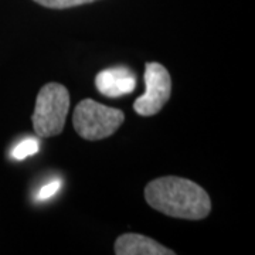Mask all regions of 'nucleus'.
I'll return each mask as SVG.
<instances>
[{
	"instance_id": "f03ea898",
	"label": "nucleus",
	"mask_w": 255,
	"mask_h": 255,
	"mask_svg": "<svg viewBox=\"0 0 255 255\" xmlns=\"http://www.w3.org/2000/svg\"><path fill=\"white\" fill-rule=\"evenodd\" d=\"M70 110V92L58 82H48L37 94L31 115L37 136L51 137L63 132Z\"/></svg>"
},
{
	"instance_id": "39448f33",
	"label": "nucleus",
	"mask_w": 255,
	"mask_h": 255,
	"mask_svg": "<svg viewBox=\"0 0 255 255\" xmlns=\"http://www.w3.org/2000/svg\"><path fill=\"white\" fill-rule=\"evenodd\" d=\"M95 87L101 95H105L108 98H117L133 92L136 87V77L125 67L108 68L97 74Z\"/></svg>"
},
{
	"instance_id": "20e7f679",
	"label": "nucleus",
	"mask_w": 255,
	"mask_h": 255,
	"mask_svg": "<svg viewBox=\"0 0 255 255\" xmlns=\"http://www.w3.org/2000/svg\"><path fill=\"white\" fill-rule=\"evenodd\" d=\"M143 95L133 102V111L140 117H153L159 114L172 95V78L166 67L159 63L145 64Z\"/></svg>"
},
{
	"instance_id": "0eeeda50",
	"label": "nucleus",
	"mask_w": 255,
	"mask_h": 255,
	"mask_svg": "<svg viewBox=\"0 0 255 255\" xmlns=\"http://www.w3.org/2000/svg\"><path fill=\"white\" fill-rule=\"evenodd\" d=\"M38 152V140L33 137H27L24 140H21L13 150H11V157L16 160H23L27 156L34 155Z\"/></svg>"
},
{
	"instance_id": "1a4fd4ad",
	"label": "nucleus",
	"mask_w": 255,
	"mask_h": 255,
	"mask_svg": "<svg viewBox=\"0 0 255 255\" xmlns=\"http://www.w3.org/2000/svg\"><path fill=\"white\" fill-rule=\"evenodd\" d=\"M60 187H61V182L60 180H53L51 183L43 186L41 190L38 191V194H37V200H47V199L53 197L55 193L60 190Z\"/></svg>"
},
{
	"instance_id": "f257e3e1",
	"label": "nucleus",
	"mask_w": 255,
	"mask_h": 255,
	"mask_svg": "<svg viewBox=\"0 0 255 255\" xmlns=\"http://www.w3.org/2000/svg\"><path fill=\"white\" fill-rule=\"evenodd\" d=\"M146 203L164 216L203 220L211 211V199L201 186L177 176H164L147 183Z\"/></svg>"
},
{
	"instance_id": "7ed1b4c3",
	"label": "nucleus",
	"mask_w": 255,
	"mask_h": 255,
	"mask_svg": "<svg viewBox=\"0 0 255 255\" xmlns=\"http://www.w3.org/2000/svg\"><path fill=\"white\" fill-rule=\"evenodd\" d=\"M124 121L125 114L122 111L91 98L80 101L73 114L74 129L85 140H101L112 136Z\"/></svg>"
},
{
	"instance_id": "6e6552de",
	"label": "nucleus",
	"mask_w": 255,
	"mask_h": 255,
	"mask_svg": "<svg viewBox=\"0 0 255 255\" xmlns=\"http://www.w3.org/2000/svg\"><path fill=\"white\" fill-rule=\"evenodd\" d=\"M36 3L44 6L47 9H70V7H77L82 4L94 3L97 0H34Z\"/></svg>"
},
{
	"instance_id": "423d86ee",
	"label": "nucleus",
	"mask_w": 255,
	"mask_h": 255,
	"mask_svg": "<svg viewBox=\"0 0 255 255\" xmlns=\"http://www.w3.org/2000/svg\"><path fill=\"white\" fill-rule=\"evenodd\" d=\"M114 253L117 255H174L173 250L159 244L153 238L128 233L117 238Z\"/></svg>"
}]
</instances>
